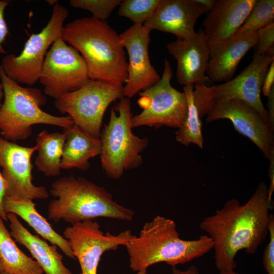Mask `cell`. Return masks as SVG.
I'll list each match as a JSON object with an SVG mask.
<instances>
[{"label":"cell","mask_w":274,"mask_h":274,"mask_svg":"<svg viewBox=\"0 0 274 274\" xmlns=\"http://www.w3.org/2000/svg\"><path fill=\"white\" fill-rule=\"evenodd\" d=\"M272 207L267 186L262 182L245 204L232 198L200 223V229L213 241L215 264L219 271L234 270L239 251L250 255L257 252L268 235Z\"/></svg>","instance_id":"obj_1"},{"label":"cell","mask_w":274,"mask_h":274,"mask_svg":"<svg viewBox=\"0 0 274 274\" xmlns=\"http://www.w3.org/2000/svg\"><path fill=\"white\" fill-rule=\"evenodd\" d=\"M60 37L79 52L90 79L121 86L126 83V53L119 35L107 21L92 16L77 19L63 26Z\"/></svg>","instance_id":"obj_2"},{"label":"cell","mask_w":274,"mask_h":274,"mask_svg":"<svg viewBox=\"0 0 274 274\" xmlns=\"http://www.w3.org/2000/svg\"><path fill=\"white\" fill-rule=\"evenodd\" d=\"M125 246L130 268L137 272L160 262L173 267L185 264L208 253L213 243L207 234L194 240L183 239L173 220L158 215L146 222L139 236L133 235Z\"/></svg>","instance_id":"obj_3"},{"label":"cell","mask_w":274,"mask_h":274,"mask_svg":"<svg viewBox=\"0 0 274 274\" xmlns=\"http://www.w3.org/2000/svg\"><path fill=\"white\" fill-rule=\"evenodd\" d=\"M50 193L55 199L48 205V217L56 223L63 220L73 225L97 217L130 221L135 214L114 201L104 187L84 177L57 179L52 184Z\"/></svg>","instance_id":"obj_4"},{"label":"cell","mask_w":274,"mask_h":274,"mask_svg":"<svg viewBox=\"0 0 274 274\" xmlns=\"http://www.w3.org/2000/svg\"><path fill=\"white\" fill-rule=\"evenodd\" d=\"M0 80L4 91L0 111V133L4 139L15 142L24 140L32 134V126L48 124L71 128L74 124L69 116H57L41 107L47 98L39 89L24 87L8 77L0 64Z\"/></svg>","instance_id":"obj_5"},{"label":"cell","mask_w":274,"mask_h":274,"mask_svg":"<svg viewBox=\"0 0 274 274\" xmlns=\"http://www.w3.org/2000/svg\"><path fill=\"white\" fill-rule=\"evenodd\" d=\"M111 110L110 120L100 133L101 164L107 176L113 179L120 178L124 172L134 168L143 162L140 154L148 146L149 140L140 138L132 131L131 102L123 97Z\"/></svg>","instance_id":"obj_6"},{"label":"cell","mask_w":274,"mask_h":274,"mask_svg":"<svg viewBox=\"0 0 274 274\" xmlns=\"http://www.w3.org/2000/svg\"><path fill=\"white\" fill-rule=\"evenodd\" d=\"M123 90V86L89 79L79 89L55 99L54 106L85 132L100 138L104 114L112 102L124 97Z\"/></svg>","instance_id":"obj_7"},{"label":"cell","mask_w":274,"mask_h":274,"mask_svg":"<svg viewBox=\"0 0 274 274\" xmlns=\"http://www.w3.org/2000/svg\"><path fill=\"white\" fill-rule=\"evenodd\" d=\"M173 70L169 62L165 59L161 77L155 84L139 93L138 101L143 111L132 117V128L142 126H162L180 128L183 125L188 111L186 95L171 85Z\"/></svg>","instance_id":"obj_8"},{"label":"cell","mask_w":274,"mask_h":274,"mask_svg":"<svg viewBox=\"0 0 274 274\" xmlns=\"http://www.w3.org/2000/svg\"><path fill=\"white\" fill-rule=\"evenodd\" d=\"M68 15V10L56 4L47 25L40 32L32 34L25 42L18 55H6L1 66L5 74L18 83L32 86L39 80L42 66L51 45L60 37L63 23Z\"/></svg>","instance_id":"obj_9"},{"label":"cell","mask_w":274,"mask_h":274,"mask_svg":"<svg viewBox=\"0 0 274 274\" xmlns=\"http://www.w3.org/2000/svg\"><path fill=\"white\" fill-rule=\"evenodd\" d=\"M273 60L274 56L266 54L254 56L238 76L223 84L211 87L205 84L194 85L193 94L195 105L219 100H239L254 109L268 123L261 92L264 78Z\"/></svg>","instance_id":"obj_10"},{"label":"cell","mask_w":274,"mask_h":274,"mask_svg":"<svg viewBox=\"0 0 274 274\" xmlns=\"http://www.w3.org/2000/svg\"><path fill=\"white\" fill-rule=\"evenodd\" d=\"M89 79L79 52L61 37L57 39L46 54L39 76L44 93L56 99L79 89Z\"/></svg>","instance_id":"obj_11"},{"label":"cell","mask_w":274,"mask_h":274,"mask_svg":"<svg viewBox=\"0 0 274 274\" xmlns=\"http://www.w3.org/2000/svg\"><path fill=\"white\" fill-rule=\"evenodd\" d=\"M196 107L200 118L207 115L206 122L229 119L236 131L256 145L265 158L269 159L274 155V130L244 102L237 99L219 100Z\"/></svg>","instance_id":"obj_12"},{"label":"cell","mask_w":274,"mask_h":274,"mask_svg":"<svg viewBox=\"0 0 274 274\" xmlns=\"http://www.w3.org/2000/svg\"><path fill=\"white\" fill-rule=\"evenodd\" d=\"M75 258L79 261L80 274H97V267L104 253L125 246L133 235L129 230L117 235L104 234L96 221L80 222L66 227L63 231Z\"/></svg>","instance_id":"obj_13"},{"label":"cell","mask_w":274,"mask_h":274,"mask_svg":"<svg viewBox=\"0 0 274 274\" xmlns=\"http://www.w3.org/2000/svg\"><path fill=\"white\" fill-rule=\"evenodd\" d=\"M37 150L20 146L0 136V167L6 183V196L28 199H45L49 194L43 186L32 183L31 158Z\"/></svg>","instance_id":"obj_14"},{"label":"cell","mask_w":274,"mask_h":274,"mask_svg":"<svg viewBox=\"0 0 274 274\" xmlns=\"http://www.w3.org/2000/svg\"><path fill=\"white\" fill-rule=\"evenodd\" d=\"M150 32L143 25L133 24L119 35L121 43L129 57L124 97H132L152 87L160 79L150 60Z\"/></svg>","instance_id":"obj_15"},{"label":"cell","mask_w":274,"mask_h":274,"mask_svg":"<svg viewBox=\"0 0 274 274\" xmlns=\"http://www.w3.org/2000/svg\"><path fill=\"white\" fill-rule=\"evenodd\" d=\"M207 10L197 0H160L143 24L150 31L157 30L175 35L178 40L193 36L198 18Z\"/></svg>","instance_id":"obj_16"},{"label":"cell","mask_w":274,"mask_h":274,"mask_svg":"<svg viewBox=\"0 0 274 274\" xmlns=\"http://www.w3.org/2000/svg\"><path fill=\"white\" fill-rule=\"evenodd\" d=\"M166 48L177 61L176 75L180 85L206 84L210 55L202 28L191 37L167 43Z\"/></svg>","instance_id":"obj_17"},{"label":"cell","mask_w":274,"mask_h":274,"mask_svg":"<svg viewBox=\"0 0 274 274\" xmlns=\"http://www.w3.org/2000/svg\"><path fill=\"white\" fill-rule=\"evenodd\" d=\"M256 0H214L202 22L208 43L232 37L249 15Z\"/></svg>","instance_id":"obj_18"},{"label":"cell","mask_w":274,"mask_h":274,"mask_svg":"<svg viewBox=\"0 0 274 274\" xmlns=\"http://www.w3.org/2000/svg\"><path fill=\"white\" fill-rule=\"evenodd\" d=\"M257 33L248 37L208 43L210 58L206 72L213 82L228 81L232 79L238 64L255 45Z\"/></svg>","instance_id":"obj_19"},{"label":"cell","mask_w":274,"mask_h":274,"mask_svg":"<svg viewBox=\"0 0 274 274\" xmlns=\"http://www.w3.org/2000/svg\"><path fill=\"white\" fill-rule=\"evenodd\" d=\"M10 222V234L19 244L24 246L46 274H73L63 262V256L57 246L50 245L39 235L30 233L13 213L7 215Z\"/></svg>","instance_id":"obj_20"},{"label":"cell","mask_w":274,"mask_h":274,"mask_svg":"<svg viewBox=\"0 0 274 274\" xmlns=\"http://www.w3.org/2000/svg\"><path fill=\"white\" fill-rule=\"evenodd\" d=\"M3 204L7 214L13 213L19 217L44 240L59 247L66 256L75 258L68 241L57 233L46 218L38 212L32 200L5 196Z\"/></svg>","instance_id":"obj_21"},{"label":"cell","mask_w":274,"mask_h":274,"mask_svg":"<svg viewBox=\"0 0 274 274\" xmlns=\"http://www.w3.org/2000/svg\"><path fill=\"white\" fill-rule=\"evenodd\" d=\"M64 130L66 135L61 158V169H88L89 159L101 153L100 138L91 136L75 124Z\"/></svg>","instance_id":"obj_22"},{"label":"cell","mask_w":274,"mask_h":274,"mask_svg":"<svg viewBox=\"0 0 274 274\" xmlns=\"http://www.w3.org/2000/svg\"><path fill=\"white\" fill-rule=\"evenodd\" d=\"M66 133L49 132L44 130L37 135L36 142L38 155L35 165L47 177L57 176L61 173V162Z\"/></svg>","instance_id":"obj_23"},{"label":"cell","mask_w":274,"mask_h":274,"mask_svg":"<svg viewBox=\"0 0 274 274\" xmlns=\"http://www.w3.org/2000/svg\"><path fill=\"white\" fill-rule=\"evenodd\" d=\"M0 259L10 274H43L37 262L17 246L0 216Z\"/></svg>","instance_id":"obj_24"},{"label":"cell","mask_w":274,"mask_h":274,"mask_svg":"<svg viewBox=\"0 0 274 274\" xmlns=\"http://www.w3.org/2000/svg\"><path fill=\"white\" fill-rule=\"evenodd\" d=\"M193 89V85L183 87V92L187 99L188 111L182 126L176 132V140L185 146L193 144L202 149L204 142L201 130L202 122L194 100Z\"/></svg>","instance_id":"obj_25"},{"label":"cell","mask_w":274,"mask_h":274,"mask_svg":"<svg viewBox=\"0 0 274 274\" xmlns=\"http://www.w3.org/2000/svg\"><path fill=\"white\" fill-rule=\"evenodd\" d=\"M274 23V1L256 0L243 24L231 38L248 37Z\"/></svg>","instance_id":"obj_26"},{"label":"cell","mask_w":274,"mask_h":274,"mask_svg":"<svg viewBox=\"0 0 274 274\" xmlns=\"http://www.w3.org/2000/svg\"><path fill=\"white\" fill-rule=\"evenodd\" d=\"M160 0L122 1L118 11L119 16L131 20L134 25H143L152 16Z\"/></svg>","instance_id":"obj_27"},{"label":"cell","mask_w":274,"mask_h":274,"mask_svg":"<svg viewBox=\"0 0 274 274\" xmlns=\"http://www.w3.org/2000/svg\"><path fill=\"white\" fill-rule=\"evenodd\" d=\"M121 0H71V7L86 10L92 17L99 20L106 21L113 10L120 4Z\"/></svg>","instance_id":"obj_28"},{"label":"cell","mask_w":274,"mask_h":274,"mask_svg":"<svg viewBox=\"0 0 274 274\" xmlns=\"http://www.w3.org/2000/svg\"><path fill=\"white\" fill-rule=\"evenodd\" d=\"M257 42L253 48L254 56L266 54L274 56V23L257 31Z\"/></svg>","instance_id":"obj_29"},{"label":"cell","mask_w":274,"mask_h":274,"mask_svg":"<svg viewBox=\"0 0 274 274\" xmlns=\"http://www.w3.org/2000/svg\"><path fill=\"white\" fill-rule=\"evenodd\" d=\"M269 242L263 251L262 261L267 274H274V215L270 214L268 226Z\"/></svg>","instance_id":"obj_30"},{"label":"cell","mask_w":274,"mask_h":274,"mask_svg":"<svg viewBox=\"0 0 274 274\" xmlns=\"http://www.w3.org/2000/svg\"><path fill=\"white\" fill-rule=\"evenodd\" d=\"M10 3L8 1L0 0V53L5 54L3 45L9 33L8 27L6 21L4 12Z\"/></svg>","instance_id":"obj_31"},{"label":"cell","mask_w":274,"mask_h":274,"mask_svg":"<svg viewBox=\"0 0 274 274\" xmlns=\"http://www.w3.org/2000/svg\"><path fill=\"white\" fill-rule=\"evenodd\" d=\"M274 86V60L270 64L264 78L261 91L265 96H267Z\"/></svg>","instance_id":"obj_32"},{"label":"cell","mask_w":274,"mask_h":274,"mask_svg":"<svg viewBox=\"0 0 274 274\" xmlns=\"http://www.w3.org/2000/svg\"><path fill=\"white\" fill-rule=\"evenodd\" d=\"M269 166L268 168V175L269 177V186L267 187L268 199L270 204H273L272 195L274 191V155H272L270 158Z\"/></svg>","instance_id":"obj_33"},{"label":"cell","mask_w":274,"mask_h":274,"mask_svg":"<svg viewBox=\"0 0 274 274\" xmlns=\"http://www.w3.org/2000/svg\"><path fill=\"white\" fill-rule=\"evenodd\" d=\"M267 97L268 122L270 127L274 130V86L271 88Z\"/></svg>","instance_id":"obj_34"},{"label":"cell","mask_w":274,"mask_h":274,"mask_svg":"<svg viewBox=\"0 0 274 274\" xmlns=\"http://www.w3.org/2000/svg\"><path fill=\"white\" fill-rule=\"evenodd\" d=\"M6 183L0 172V216L3 220L7 221L8 218L3 204L4 197L6 196Z\"/></svg>","instance_id":"obj_35"},{"label":"cell","mask_w":274,"mask_h":274,"mask_svg":"<svg viewBox=\"0 0 274 274\" xmlns=\"http://www.w3.org/2000/svg\"><path fill=\"white\" fill-rule=\"evenodd\" d=\"M172 274H200L198 268L195 266H191L188 269L181 270L173 267Z\"/></svg>","instance_id":"obj_36"},{"label":"cell","mask_w":274,"mask_h":274,"mask_svg":"<svg viewBox=\"0 0 274 274\" xmlns=\"http://www.w3.org/2000/svg\"><path fill=\"white\" fill-rule=\"evenodd\" d=\"M197 1L203 6L208 11L212 6L214 0H197Z\"/></svg>","instance_id":"obj_37"},{"label":"cell","mask_w":274,"mask_h":274,"mask_svg":"<svg viewBox=\"0 0 274 274\" xmlns=\"http://www.w3.org/2000/svg\"><path fill=\"white\" fill-rule=\"evenodd\" d=\"M4 97V88H3V86L2 83L0 82V111L1 109L2 105V101Z\"/></svg>","instance_id":"obj_38"},{"label":"cell","mask_w":274,"mask_h":274,"mask_svg":"<svg viewBox=\"0 0 274 274\" xmlns=\"http://www.w3.org/2000/svg\"><path fill=\"white\" fill-rule=\"evenodd\" d=\"M218 274H244L235 272L234 270H224L219 271Z\"/></svg>","instance_id":"obj_39"},{"label":"cell","mask_w":274,"mask_h":274,"mask_svg":"<svg viewBox=\"0 0 274 274\" xmlns=\"http://www.w3.org/2000/svg\"><path fill=\"white\" fill-rule=\"evenodd\" d=\"M47 2L50 5V6H54L56 4L58 3V1L56 0H48L47 1Z\"/></svg>","instance_id":"obj_40"},{"label":"cell","mask_w":274,"mask_h":274,"mask_svg":"<svg viewBox=\"0 0 274 274\" xmlns=\"http://www.w3.org/2000/svg\"><path fill=\"white\" fill-rule=\"evenodd\" d=\"M135 274H147V269H143L137 271Z\"/></svg>","instance_id":"obj_41"},{"label":"cell","mask_w":274,"mask_h":274,"mask_svg":"<svg viewBox=\"0 0 274 274\" xmlns=\"http://www.w3.org/2000/svg\"><path fill=\"white\" fill-rule=\"evenodd\" d=\"M3 271H5V269H4V267L3 266V265L2 264V262L1 260V259H0V272H3Z\"/></svg>","instance_id":"obj_42"},{"label":"cell","mask_w":274,"mask_h":274,"mask_svg":"<svg viewBox=\"0 0 274 274\" xmlns=\"http://www.w3.org/2000/svg\"><path fill=\"white\" fill-rule=\"evenodd\" d=\"M0 274H10L6 271H3V272H0Z\"/></svg>","instance_id":"obj_43"}]
</instances>
